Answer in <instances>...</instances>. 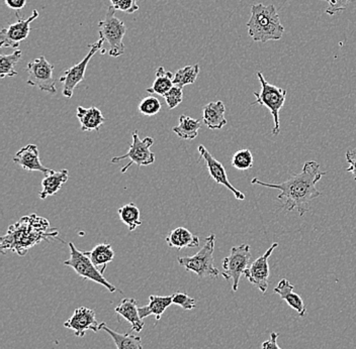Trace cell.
Wrapping results in <instances>:
<instances>
[{
	"label": "cell",
	"mask_w": 356,
	"mask_h": 349,
	"mask_svg": "<svg viewBox=\"0 0 356 349\" xmlns=\"http://www.w3.org/2000/svg\"><path fill=\"white\" fill-rule=\"evenodd\" d=\"M326 174L320 171V164L315 161L305 163L300 174L293 175L282 183H266L257 178L251 180L252 185L277 189L280 191L277 197L280 206L286 211L297 210L304 216L310 210V204L316 198L321 196V192L316 188V184Z\"/></svg>",
	"instance_id": "cell-1"
},
{
	"label": "cell",
	"mask_w": 356,
	"mask_h": 349,
	"mask_svg": "<svg viewBox=\"0 0 356 349\" xmlns=\"http://www.w3.org/2000/svg\"><path fill=\"white\" fill-rule=\"evenodd\" d=\"M58 231L50 228L49 221L37 214L22 217L8 228V233L1 237V250H13L24 257L26 251L42 240L55 237Z\"/></svg>",
	"instance_id": "cell-2"
},
{
	"label": "cell",
	"mask_w": 356,
	"mask_h": 349,
	"mask_svg": "<svg viewBox=\"0 0 356 349\" xmlns=\"http://www.w3.org/2000/svg\"><path fill=\"white\" fill-rule=\"evenodd\" d=\"M246 26L253 41L262 44L278 41L284 33V26L280 22V15L273 4H253L251 6V17Z\"/></svg>",
	"instance_id": "cell-3"
},
{
	"label": "cell",
	"mask_w": 356,
	"mask_h": 349,
	"mask_svg": "<svg viewBox=\"0 0 356 349\" xmlns=\"http://www.w3.org/2000/svg\"><path fill=\"white\" fill-rule=\"evenodd\" d=\"M216 235H211L204 240V246L199 253L191 257H178L179 266H184L188 272L195 273L202 278L211 277L216 279L219 277V270L213 262V250H215Z\"/></svg>",
	"instance_id": "cell-4"
},
{
	"label": "cell",
	"mask_w": 356,
	"mask_h": 349,
	"mask_svg": "<svg viewBox=\"0 0 356 349\" xmlns=\"http://www.w3.org/2000/svg\"><path fill=\"white\" fill-rule=\"evenodd\" d=\"M256 75H257L258 80L261 84V90H260V92L253 93L256 100L255 102H252V105L259 104V105L266 106L268 108L271 115H273V121H275L273 135H280V111L284 105V102H286V90L273 85V84H269L261 72H257Z\"/></svg>",
	"instance_id": "cell-5"
},
{
	"label": "cell",
	"mask_w": 356,
	"mask_h": 349,
	"mask_svg": "<svg viewBox=\"0 0 356 349\" xmlns=\"http://www.w3.org/2000/svg\"><path fill=\"white\" fill-rule=\"evenodd\" d=\"M127 28L124 22L115 17V8L108 6L106 17L99 22V33L100 39L110 44L108 55L111 57H120L124 53V40Z\"/></svg>",
	"instance_id": "cell-6"
},
{
	"label": "cell",
	"mask_w": 356,
	"mask_h": 349,
	"mask_svg": "<svg viewBox=\"0 0 356 349\" xmlns=\"http://www.w3.org/2000/svg\"><path fill=\"white\" fill-rule=\"evenodd\" d=\"M69 248H70V257L63 262L64 266L72 268L77 275L83 278L84 280H89V281L102 284L104 288L108 289V292H117V288L104 277V275L93 264L86 253L78 250L73 242H69Z\"/></svg>",
	"instance_id": "cell-7"
},
{
	"label": "cell",
	"mask_w": 356,
	"mask_h": 349,
	"mask_svg": "<svg viewBox=\"0 0 356 349\" xmlns=\"http://www.w3.org/2000/svg\"><path fill=\"white\" fill-rule=\"evenodd\" d=\"M153 144H154L153 137H146L144 139H140L139 131L134 130L133 141L131 142L128 153L121 157L113 158L111 162L115 164L119 163L122 160H130V162L121 169L122 174H124L134 164H137L138 168L142 166H150L155 162L154 153L151 152L150 150Z\"/></svg>",
	"instance_id": "cell-8"
},
{
	"label": "cell",
	"mask_w": 356,
	"mask_h": 349,
	"mask_svg": "<svg viewBox=\"0 0 356 349\" xmlns=\"http://www.w3.org/2000/svg\"><path fill=\"white\" fill-rule=\"evenodd\" d=\"M251 259L250 246L241 244L239 246H233L231 248L230 255L225 257L222 261V277L226 281H232V290L237 292L239 288V282L245 271L248 268Z\"/></svg>",
	"instance_id": "cell-9"
},
{
	"label": "cell",
	"mask_w": 356,
	"mask_h": 349,
	"mask_svg": "<svg viewBox=\"0 0 356 349\" xmlns=\"http://www.w3.org/2000/svg\"><path fill=\"white\" fill-rule=\"evenodd\" d=\"M53 70H54V66L49 63L44 56L30 62L26 67L29 85L39 88L40 90L49 94H56L57 89H56L55 78L53 77Z\"/></svg>",
	"instance_id": "cell-10"
},
{
	"label": "cell",
	"mask_w": 356,
	"mask_h": 349,
	"mask_svg": "<svg viewBox=\"0 0 356 349\" xmlns=\"http://www.w3.org/2000/svg\"><path fill=\"white\" fill-rule=\"evenodd\" d=\"M17 22L8 26V28H3L0 32V46L1 48H10L17 50L19 44L26 40L30 35L31 24L39 17V11L33 10L32 15L29 19H24L19 17V11L15 13Z\"/></svg>",
	"instance_id": "cell-11"
},
{
	"label": "cell",
	"mask_w": 356,
	"mask_h": 349,
	"mask_svg": "<svg viewBox=\"0 0 356 349\" xmlns=\"http://www.w3.org/2000/svg\"><path fill=\"white\" fill-rule=\"evenodd\" d=\"M104 43V40L99 39V41L90 44L89 46L90 50H89V53L86 56V58L81 62L76 64V65L71 67L68 70L64 71L63 75L60 77V82L64 84L63 95L67 99H71L73 96V92H74L78 84L83 81L89 61H90L93 56L97 54V51L102 48Z\"/></svg>",
	"instance_id": "cell-12"
},
{
	"label": "cell",
	"mask_w": 356,
	"mask_h": 349,
	"mask_svg": "<svg viewBox=\"0 0 356 349\" xmlns=\"http://www.w3.org/2000/svg\"><path fill=\"white\" fill-rule=\"evenodd\" d=\"M278 246L277 242L273 244V246L266 251L264 255L256 259L254 262L251 264L250 266L247 268L244 272V277L250 282L251 284H254L256 288L261 293H266L268 289V279H269V257L273 255V250Z\"/></svg>",
	"instance_id": "cell-13"
},
{
	"label": "cell",
	"mask_w": 356,
	"mask_h": 349,
	"mask_svg": "<svg viewBox=\"0 0 356 349\" xmlns=\"http://www.w3.org/2000/svg\"><path fill=\"white\" fill-rule=\"evenodd\" d=\"M197 151H199L200 159L204 160V163H206L211 179H213L216 183L220 184V185L225 186L227 189H229V191L233 193L236 199L239 200V201H243V200H245V194H243L241 191L237 190V189L230 183L228 179V175H227L226 170H225L224 166H222L221 162L215 159V158L211 155L210 152L207 150L206 146H202V144L199 146Z\"/></svg>",
	"instance_id": "cell-14"
},
{
	"label": "cell",
	"mask_w": 356,
	"mask_h": 349,
	"mask_svg": "<svg viewBox=\"0 0 356 349\" xmlns=\"http://www.w3.org/2000/svg\"><path fill=\"white\" fill-rule=\"evenodd\" d=\"M66 328L74 331L75 337H86V331L91 330L93 332L99 331V324L97 323V314L92 309L86 307H80L75 309L72 316L64 323Z\"/></svg>",
	"instance_id": "cell-15"
},
{
	"label": "cell",
	"mask_w": 356,
	"mask_h": 349,
	"mask_svg": "<svg viewBox=\"0 0 356 349\" xmlns=\"http://www.w3.org/2000/svg\"><path fill=\"white\" fill-rule=\"evenodd\" d=\"M13 162L19 164L24 170L30 171V172L38 171V172H43L44 174H46L50 171V169L46 168L41 163L39 148L33 144L24 146L19 152L15 153V157H13Z\"/></svg>",
	"instance_id": "cell-16"
},
{
	"label": "cell",
	"mask_w": 356,
	"mask_h": 349,
	"mask_svg": "<svg viewBox=\"0 0 356 349\" xmlns=\"http://www.w3.org/2000/svg\"><path fill=\"white\" fill-rule=\"evenodd\" d=\"M115 312L119 315V318L127 320L132 326V330L135 332H141L144 328V321L140 317L139 308L137 307V301L134 298H124L120 303V305L115 307Z\"/></svg>",
	"instance_id": "cell-17"
},
{
	"label": "cell",
	"mask_w": 356,
	"mask_h": 349,
	"mask_svg": "<svg viewBox=\"0 0 356 349\" xmlns=\"http://www.w3.org/2000/svg\"><path fill=\"white\" fill-rule=\"evenodd\" d=\"M226 106L224 102H210L202 110V120L210 130H221L228 121L225 117Z\"/></svg>",
	"instance_id": "cell-18"
},
{
	"label": "cell",
	"mask_w": 356,
	"mask_h": 349,
	"mask_svg": "<svg viewBox=\"0 0 356 349\" xmlns=\"http://www.w3.org/2000/svg\"><path fill=\"white\" fill-rule=\"evenodd\" d=\"M69 179L68 171L63 169L61 171L50 170L44 174L43 181H42V189L40 192V199L44 200L47 197L55 195L64 184L67 183Z\"/></svg>",
	"instance_id": "cell-19"
},
{
	"label": "cell",
	"mask_w": 356,
	"mask_h": 349,
	"mask_svg": "<svg viewBox=\"0 0 356 349\" xmlns=\"http://www.w3.org/2000/svg\"><path fill=\"white\" fill-rule=\"evenodd\" d=\"M76 117L79 120L82 131H99L102 124L106 122L102 111L95 106L89 108L78 106Z\"/></svg>",
	"instance_id": "cell-20"
},
{
	"label": "cell",
	"mask_w": 356,
	"mask_h": 349,
	"mask_svg": "<svg viewBox=\"0 0 356 349\" xmlns=\"http://www.w3.org/2000/svg\"><path fill=\"white\" fill-rule=\"evenodd\" d=\"M293 288L295 287L289 283L288 280L282 279L280 280V283H278L273 291L280 295V297L284 300L291 308L295 309L300 317H304L307 314L306 306H305L302 298L293 292Z\"/></svg>",
	"instance_id": "cell-21"
},
{
	"label": "cell",
	"mask_w": 356,
	"mask_h": 349,
	"mask_svg": "<svg viewBox=\"0 0 356 349\" xmlns=\"http://www.w3.org/2000/svg\"><path fill=\"white\" fill-rule=\"evenodd\" d=\"M166 242L169 248H175L178 250L182 248H193L200 246V239L184 228H178L171 230L167 235Z\"/></svg>",
	"instance_id": "cell-22"
},
{
	"label": "cell",
	"mask_w": 356,
	"mask_h": 349,
	"mask_svg": "<svg viewBox=\"0 0 356 349\" xmlns=\"http://www.w3.org/2000/svg\"><path fill=\"white\" fill-rule=\"evenodd\" d=\"M172 305V297L171 296L151 295L149 297V304L147 306L140 307V317L142 319L154 315L156 321L161 319L162 315L165 312L169 306Z\"/></svg>",
	"instance_id": "cell-23"
},
{
	"label": "cell",
	"mask_w": 356,
	"mask_h": 349,
	"mask_svg": "<svg viewBox=\"0 0 356 349\" xmlns=\"http://www.w3.org/2000/svg\"><path fill=\"white\" fill-rule=\"evenodd\" d=\"M99 330L106 331L110 335L115 342L117 349H143L141 337H137V335L130 334V333L122 334V333L113 331V329L108 327L104 322L99 324Z\"/></svg>",
	"instance_id": "cell-24"
},
{
	"label": "cell",
	"mask_w": 356,
	"mask_h": 349,
	"mask_svg": "<svg viewBox=\"0 0 356 349\" xmlns=\"http://www.w3.org/2000/svg\"><path fill=\"white\" fill-rule=\"evenodd\" d=\"M86 255L102 273L104 272L108 264L115 259V251L108 244H97L92 250L86 251Z\"/></svg>",
	"instance_id": "cell-25"
},
{
	"label": "cell",
	"mask_w": 356,
	"mask_h": 349,
	"mask_svg": "<svg viewBox=\"0 0 356 349\" xmlns=\"http://www.w3.org/2000/svg\"><path fill=\"white\" fill-rule=\"evenodd\" d=\"M173 78L175 74L172 72L165 70L164 67H159L156 71L155 81L153 82L151 87L147 88V92L163 96L175 86Z\"/></svg>",
	"instance_id": "cell-26"
},
{
	"label": "cell",
	"mask_w": 356,
	"mask_h": 349,
	"mask_svg": "<svg viewBox=\"0 0 356 349\" xmlns=\"http://www.w3.org/2000/svg\"><path fill=\"white\" fill-rule=\"evenodd\" d=\"M200 120L186 115H180L179 124L173 128V131L182 139H195L199 135Z\"/></svg>",
	"instance_id": "cell-27"
},
{
	"label": "cell",
	"mask_w": 356,
	"mask_h": 349,
	"mask_svg": "<svg viewBox=\"0 0 356 349\" xmlns=\"http://www.w3.org/2000/svg\"><path fill=\"white\" fill-rule=\"evenodd\" d=\"M118 213H119L120 219L128 228L129 230L134 231L136 228L142 225L141 219H140L141 213H140V209L138 208L136 204H126V205L119 208Z\"/></svg>",
	"instance_id": "cell-28"
},
{
	"label": "cell",
	"mask_w": 356,
	"mask_h": 349,
	"mask_svg": "<svg viewBox=\"0 0 356 349\" xmlns=\"http://www.w3.org/2000/svg\"><path fill=\"white\" fill-rule=\"evenodd\" d=\"M21 58V50H15L13 54L10 55H0V78L1 79L6 77L17 76V72L15 71V66L17 65Z\"/></svg>",
	"instance_id": "cell-29"
},
{
	"label": "cell",
	"mask_w": 356,
	"mask_h": 349,
	"mask_svg": "<svg viewBox=\"0 0 356 349\" xmlns=\"http://www.w3.org/2000/svg\"><path fill=\"white\" fill-rule=\"evenodd\" d=\"M199 74L200 66L197 64L184 67L175 73V78H173V84L182 88L186 85H191L197 81Z\"/></svg>",
	"instance_id": "cell-30"
},
{
	"label": "cell",
	"mask_w": 356,
	"mask_h": 349,
	"mask_svg": "<svg viewBox=\"0 0 356 349\" xmlns=\"http://www.w3.org/2000/svg\"><path fill=\"white\" fill-rule=\"evenodd\" d=\"M254 160H253L252 153L249 150H240L234 153L232 158V166L234 168L240 171L250 170L253 167Z\"/></svg>",
	"instance_id": "cell-31"
},
{
	"label": "cell",
	"mask_w": 356,
	"mask_h": 349,
	"mask_svg": "<svg viewBox=\"0 0 356 349\" xmlns=\"http://www.w3.org/2000/svg\"><path fill=\"white\" fill-rule=\"evenodd\" d=\"M162 105L159 99L154 96H147L140 101L138 111L144 117H154L161 110Z\"/></svg>",
	"instance_id": "cell-32"
},
{
	"label": "cell",
	"mask_w": 356,
	"mask_h": 349,
	"mask_svg": "<svg viewBox=\"0 0 356 349\" xmlns=\"http://www.w3.org/2000/svg\"><path fill=\"white\" fill-rule=\"evenodd\" d=\"M163 99H165L167 106L169 110H175L177 108L184 99V92H182V87L175 85L166 94L163 95Z\"/></svg>",
	"instance_id": "cell-33"
},
{
	"label": "cell",
	"mask_w": 356,
	"mask_h": 349,
	"mask_svg": "<svg viewBox=\"0 0 356 349\" xmlns=\"http://www.w3.org/2000/svg\"><path fill=\"white\" fill-rule=\"evenodd\" d=\"M110 1L115 10H121L129 15L139 10V4H138L139 0H110Z\"/></svg>",
	"instance_id": "cell-34"
},
{
	"label": "cell",
	"mask_w": 356,
	"mask_h": 349,
	"mask_svg": "<svg viewBox=\"0 0 356 349\" xmlns=\"http://www.w3.org/2000/svg\"><path fill=\"white\" fill-rule=\"evenodd\" d=\"M171 297H172L173 305L180 306L184 310H193L197 307V304H195L197 301L189 297L188 294H184V293L177 292Z\"/></svg>",
	"instance_id": "cell-35"
},
{
	"label": "cell",
	"mask_w": 356,
	"mask_h": 349,
	"mask_svg": "<svg viewBox=\"0 0 356 349\" xmlns=\"http://www.w3.org/2000/svg\"><path fill=\"white\" fill-rule=\"evenodd\" d=\"M329 4L326 10L327 15H334L335 13L340 12L346 10L350 0H323Z\"/></svg>",
	"instance_id": "cell-36"
},
{
	"label": "cell",
	"mask_w": 356,
	"mask_h": 349,
	"mask_svg": "<svg viewBox=\"0 0 356 349\" xmlns=\"http://www.w3.org/2000/svg\"><path fill=\"white\" fill-rule=\"evenodd\" d=\"M347 163L349 164L348 168L346 169L347 172L353 175V179L356 181V152L353 150L347 151L346 155Z\"/></svg>",
	"instance_id": "cell-37"
},
{
	"label": "cell",
	"mask_w": 356,
	"mask_h": 349,
	"mask_svg": "<svg viewBox=\"0 0 356 349\" xmlns=\"http://www.w3.org/2000/svg\"><path fill=\"white\" fill-rule=\"evenodd\" d=\"M278 337H280V333L271 332L270 339L266 340L262 343V349H282L277 344Z\"/></svg>",
	"instance_id": "cell-38"
},
{
	"label": "cell",
	"mask_w": 356,
	"mask_h": 349,
	"mask_svg": "<svg viewBox=\"0 0 356 349\" xmlns=\"http://www.w3.org/2000/svg\"><path fill=\"white\" fill-rule=\"evenodd\" d=\"M4 2L11 10L17 11L21 10L26 4V0H4Z\"/></svg>",
	"instance_id": "cell-39"
}]
</instances>
